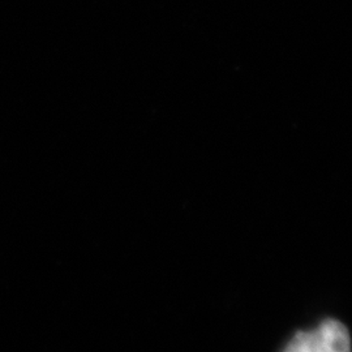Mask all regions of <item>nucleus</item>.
<instances>
[{"label":"nucleus","mask_w":352,"mask_h":352,"mask_svg":"<svg viewBox=\"0 0 352 352\" xmlns=\"http://www.w3.org/2000/svg\"><path fill=\"white\" fill-rule=\"evenodd\" d=\"M312 333L315 352H351L349 331L336 320L324 321Z\"/></svg>","instance_id":"nucleus-1"},{"label":"nucleus","mask_w":352,"mask_h":352,"mask_svg":"<svg viewBox=\"0 0 352 352\" xmlns=\"http://www.w3.org/2000/svg\"><path fill=\"white\" fill-rule=\"evenodd\" d=\"M283 352H315L314 333L312 331L298 333Z\"/></svg>","instance_id":"nucleus-2"}]
</instances>
